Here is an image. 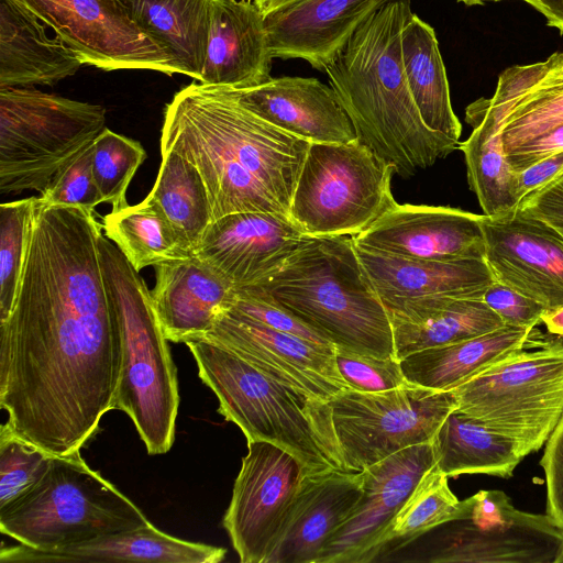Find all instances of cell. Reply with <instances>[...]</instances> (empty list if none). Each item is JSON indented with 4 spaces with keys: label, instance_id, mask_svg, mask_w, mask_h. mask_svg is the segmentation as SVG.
<instances>
[{
    "label": "cell",
    "instance_id": "1",
    "mask_svg": "<svg viewBox=\"0 0 563 563\" xmlns=\"http://www.w3.org/2000/svg\"><path fill=\"white\" fill-rule=\"evenodd\" d=\"M102 231L96 212L38 203L15 301L0 322V407L15 433L53 455L80 451L114 405L121 342Z\"/></svg>",
    "mask_w": 563,
    "mask_h": 563
},
{
    "label": "cell",
    "instance_id": "2",
    "mask_svg": "<svg viewBox=\"0 0 563 563\" xmlns=\"http://www.w3.org/2000/svg\"><path fill=\"white\" fill-rule=\"evenodd\" d=\"M309 145L246 109L223 87L192 82L164 110L161 151H174L196 166L213 221L239 212L289 217Z\"/></svg>",
    "mask_w": 563,
    "mask_h": 563
},
{
    "label": "cell",
    "instance_id": "3",
    "mask_svg": "<svg viewBox=\"0 0 563 563\" xmlns=\"http://www.w3.org/2000/svg\"><path fill=\"white\" fill-rule=\"evenodd\" d=\"M411 0H393L364 21L325 74L357 140L409 178L454 151L459 142L430 130L410 92L401 58Z\"/></svg>",
    "mask_w": 563,
    "mask_h": 563
},
{
    "label": "cell",
    "instance_id": "4",
    "mask_svg": "<svg viewBox=\"0 0 563 563\" xmlns=\"http://www.w3.org/2000/svg\"><path fill=\"white\" fill-rule=\"evenodd\" d=\"M258 286L334 347L396 358L388 311L357 256L353 236H308Z\"/></svg>",
    "mask_w": 563,
    "mask_h": 563
},
{
    "label": "cell",
    "instance_id": "5",
    "mask_svg": "<svg viewBox=\"0 0 563 563\" xmlns=\"http://www.w3.org/2000/svg\"><path fill=\"white\" fill-rule=\"evenodd\" d=\"M185 344L199 377L217 396L219 412L241 429L247 442L262 440L283 448L300 461L307 474L347 472L329 402L273 378L208 338Z\"/></svg>",
    "mask_w": 563,
    "mask_h": 563
},
{
    "label": "cell",
    "instance_id": "6",
    "mask_svg": "<svg viewBox=\"0 0 563 563\" xmlns=\"http://www.w3.org/2000/svg\"><path fill=\"white\" fill-rule=\"evenodd\" d=\"M98 245L104 287L121 342L113 409L130 417L148 454H163L174 443L179 406L176 366L168 340L140 272L103 233Z\"/></svg>",
    "mask_w": 563,
    "mask_h": 563
},
{
    "label": "cell",
    "instance_id": "7",
    "mask_svg": "<svg viewBox=\"0 0 563 563\" xmlns=\"http://www.w3.org/2000/svg\"><path fill=\"white\" fill-rule=\"evenodd\" d=\"M150 523L132 500L86 464L80 451L54 455L41 479L0 509L3 534L43 551Z\"/></svg>",
    "mask_w": 563,
    "mask_h": 563
},
{
    "label": "cell",
    "instance_id": "8",
    "mask_svg": "<svg viewBox=\"0 0 563 563\" xmlns=\"http://www.w3.org/2000/svg\"><path fill=\"white\" fill-rule=\"evenodd\" d=\"M106 122L99 104L30 87L0 88V192H41Z\"/></svg>",
    "mask_w": 563,
    "mask_h": 563
},
{
    "label": "cell",
    "instance_id": "9",
    "mask_svg": "<svg viewBox=\"0 0 563 563\" xmlns=\"http://www.w3.org/2000/svg\"><path fill=\"white\" fill-rule=\"evenodd\" d=\"M456 409L539 451L563 416V342H542L493 363L452 389Z\"/></svg>",
    "mask_w": 563,
    "mask_h": 563
},
{
    "label": "cell",
    "instance_id": "10",
    "mask_svg": "<svg viewBox=\"0 0 563 563\" xmlns=\"http://www.w3.org/2000/svg\"><path fill=\"white\" fill-rule=\"evenodd\" d=\"M394 174L358 140L310 143L289 217L309 236L357 235L397 203Z\"/></svg>",
    "mask_w": 563,
    "mask_h": 563
},
{
    "label": "cell",
    "instance_id": "11",
    "mask_svg": "<svg viewBox=\"0 0 563 563\" xmlns=\"http://www.w3.org/2000/svg\"><path fill=\"white\" fill-rule=\"evenodd\" d=\"M329 406L345 468L361 472L402 449L431 443L456 399L452 390L408 383L378 393L343 390Z\"/></svg>",
    "mask_w": 563,
    "mask_h": 563
},
{
    "label": "cell",
    "instance_id": "12",
    "mask_svg": "<svg viewBox=\"0 0 563 563\" xmlns=\"http://www.w3.org/2000/svg\"><path fill=\"white\" fill-rule=\"evenodd\" d=\"M462 503L429 562L563 563V530L547 514L519 510L498 489L478 490Z\"/></svg>",
    "mask_w": 563,
    "mask_h": 563
},
{
    "label": "cell",
    "instance_id": "13",
    "mask_svg": "<svg viewBox=\"0 0 563 563\" xmlns=\"http://www.w3.org/2000/svg\"><path fill=\"white\" fill-rule=\"evenodd\" d=\"M77 55L104 70L179 74L169 55L132 19L122 0H19Z\"/></svg>",
    "mask_w": 563,
    "mask_h": 563
},
{
    "label": "cell",
    "instance_id": "14",
    "mask_svg": "<svg viewBox=\"0 0 563 563\" xmlns=\"http://www.w3.org/2000/svg\"><path fill=\"white\" fill-rule=\"evenodd\" d=\"M306 470L283 448L247 442L223 526L242 563H266Z\"/></svg>",
    "mask_w": 563,
    "mask_h": 563
},
{
    "label": "cell",
    "instance_id": "15",
    "mask_svg": "<svg viewBox=\"0 0 563 563\" xmlns=\"http://www.w3.org/2000/svg\"><path fill=\"white\" fill-rule=\"evenodd\" d=\"M434 463L432 443H420L364 468L362 499L330 536L317 563L373 561L385 549L396 515Z\"/></svg>",
    "mask_w": 563,
    "mask_h": 563
},
{
    "label": "cell",
    "instance_id": "16",
    "mask_svg": "<svg viewBox=\"0 0 563 563\" xmlns=\"http://www.w3.org/2000/svg\"><path fill=\"white\" fill-rule=\"evenodd\" d=\"M203 336L232 350L273 378L324 402L351 390L339 372L334 351L275 330L230 307Z\"/></svg>",
    "mask_w": 563,
    "mask_h": 563
},
{
    "label": "cell",
    "instance_id": "17",
    "mask_svg": "<svg viewBox=\"0 0 563 563\" xmlns=\"http://www.w3.org/2000/svg\"><path fill=\"white\" fill-rule=\"evenodd\" d=\"M308 236L288 216L231 213L210 223L192 254L243 288L267 282Z\"/></svg>",
    "mask_w": 563,
    "mask_h": 563
},
{
    "label": "cell",
    "instance_id": "18",
    "mask_svg": "<svg viewBox=\"0 0 563 563\" xmlns=\"http://www.w3.org/2000/svg\"><path fill=\"white\" fill-rule=\"evenodd\" d=\"M485 261L499 282L542 303L563 306V236L517 209L483 214Z\"/></svg>",
    "mask_w": 563,
    "mask_h": 563
},
{
    "label": "cell",
    "instance_id": "19",
    "mask_svg": "<svg viewBox=\"0 0 563 563\" xmlns=\"http://www.w3.org/2000/svg\"><path fill=\"white\" fill-rule=\"evenodd\" d=\"M482 220L483 214L456 208L396 203L353 240L360 247L408 258H484Z\"/></svg>",
    "mask_w": 563,
    "mask_h": 563
},
{
    "label": "cell",
    "instance_id": "20",
    "mask_svg": "<svg viewBox=\"0 0 563 563\" xmlns=\"http://www.w3.org/2000/svg\"><path fill=\"white\" fill-rule=\"evenodd\" d=\"M466 111L497 128L506 154L563 124V53L500 74L495 93Z\"/></svg>",
    "mask_w": 563,
    "mask_h": 563
},
{
    "label": "cell",
    "instance_id": "21",
    "mask_svg": "<svg viewBox=\"0 0 563 563\" xmlns=\"http://www.w3.org/2000/svg\"><path fill=\"white\" fill-rule=\"evenodd\" d=\"M393 0H301L265 15L273 58L325 71L357 27Z\"/></svg>",
    "mask_w": 563,
    "mask_h": 563
},
{
    "label": "cell",
    "instance_id": "22",
    "mask_svg": "<svg viewBox=\"0 0 563 563\" xmlns=\"http://www.w3.org/2000/svg\"><path fill=\"white\" fill-rule=\"evenodd\" d=\"M363 492V471L303 475L266 563H317L325 542L355 510Z\"/></svg>",
    "mask_w": 563,
    "mask_h": 563
},
{
    "label": "cell",
    "instance_id": "23",
    "mask_svg": "<svg viewBox=\"0 0 563 563\" xmlns=\"http://www.w3.org/2000/svg\"><path fill=\"white\" fill-rule=\"evenodd\" d=\"M230 90L242 106L263 120L310 143L342 144L357 140L334 90L317 78L284 76Z\"/></svg>",
    "mask_w": 563,
    "mask_h": 563
},
{
    "label": "cell",
    "instance_id": "24",
    "mask_svg": "<svg viewBox=\"0 0 563 563\" xmlns=\"http://www.w3.org/2000/svg\"><path fill=\"white\" fill-rule=\"evenodd\" d=\"M272 60L260 7L251 0H211L207 56L199 82L230 89L254 87L272 78Z\"/></svg>",
    "mask_w": 563,
    "mask_h": 563
},
{
    "label": "cell",
    "instance_id": "25",
    "mask_svg": "<svg viewBox=\"0 0 563 563\" xmlns=\"http://www.w3.org/2000/svg\"><path fill=\"white\" fill-rule=\"evenodd\" d=\"M153 305L168 341L206 335L232 303L234 287L195 255L155 266Z\"/></svg>",
    "mask_w": 563,
    "mask_h": 563
},
{
    "label": "cell",
    "instance_id": "26",
    "mask_svg": "<svg viewBox=\"0 0 563 563\" xmlns=\"http://www.w3.org/2000/svg\"><path fill=\"white\" fill-rule=\"evenodd\" d=\"M227 550L172 537L152 523L103 536L58 550H36L19 543L2 547L1 562L14 563H218Z\"/></svg>",
    "mask_w": 563,
    "mask_h": 563
},
{
    "label": "cell",
    "instance_id": "27",
    "mask_svg": "<svg viewBox=\"0 0 563 563\" xmlns=\"http://www.w3.org/2000/svg\"><path fill=\"white\" fill-rule=\"evenodd\" d=\"M355 246L382 301L437 296L483 298L495 282L485 258L417 260Z\"/></svg>",
    "mask_w": 563,
    "mask_h": 563
},
{
    "label": "cell",
    "instance_id": "28",
    "mask_svg": "<svg viewBox=\"0 0 563 563\" xmlns=\"http://www.w3.org/2000/svg\"><path fill=\"white\" fill-rule=\"evenodd\" d=\"M394 332L396 358L474 338L504 324L483 298L421 297L383 301Z\"/></svg>",
    "mask_w": 563,
    "mask_h": 563
},
{
    "label": "cell",
    "instance_id": "29",
    "mask_svg": "<svg viewBox=\"0 0 563 563\" xmlns=\"http://www.w3.org/2000/svg\"><path fill=\"white\" fill-rule=\"evenodd\" d=\"M19 0H0V88L54 85L84 66Z\"/></svg>",
    "mask_w": 563,
    "mask_h": 563
},
{
    "label": "cell",
    "instance_id": "30",
    "mask_svg": "<svg viewBox=\"0 0 563 563\" xmlns=\"http://www.w3.org/2000/svg\"><path fill=\"white\" fill-rule=\"evenodd\" d=\"M541 343L534 328L505 324L474 338L411 353L399 362L408 383L452 390L507 355Z\"/></svg>",
    "mask_w": 563,
    "mask_h": 563
},
{
    "label": "cell",
    "instance_id": "31",
    "mask_svg": "<svg viewBox=\"0 0 563 563\" xmlns=\"http://www.w3.org/2000/svg\"><path fill=\"white\" fill-rule=\"evenodd\" d=\"M132 19L169 55L179 74L200 81L211 0H122Z\"/></svg>",
    "mask_w": 563,
    "mask_h": 563
},
{
    "label": "cell",
    "instance_id": "32",
    "mask_svg": "<svg viewBox=\"0 0 563 563\" xmlns=\"http://www.w3.org/2000/svg\"><path fill=\"white\" fill-rule=\"evenodd\" d=\"M431 443L435 465L448 477L485 474L509 478L525 457L516 441L457 409L448 415Z\"/></svg>",
    "mask_w": 563,
    "mask_h": 563
},
{
    "label": "cell",
    "instance_id": "33",
    "mask_svg": "<svg viewBox=\"0 0 563 563\" xmlns=\"http://www.w3.org/2000/svg\"><path fill=\"white\" fill-rule=\"evenodd\" d=\"M406 79L423 123L459 142L462 125L450 97L445 66L433 27L412 13L401 33Z\"/></svg>",
    "mask_w": 563,
    "mask_h": 563
},
{
    "label": "cell",
    "instance_id": "34",
    "mask_svg": "<svg viewBox=\"0 0 563 563\" xmlns=\"http://www.w3.org/2000/svg\"><path fill=\"white\" fill-rule=\"evenodd\" d=\"M104 235L140 272L146 266L185 260L192 252L178 235L159 207L146 198L136 205L102 217Z\"/></svg>",
    "mask_w": 563,
    "mask_h": 563
},
{
    "label": "cell",
    "instance_id": "35",
    "mask_svg": "<svg viewBox=\"0 0 563 563\" xmlns=\"http://www.w3.org/2000/svg\"><path fill=\"white\" fill-rule=\"evenodd\" d=\"M465 119L473 131L457 147L464 154L468 185L478 199L483 214L496 217L515 210L520 202L516 172L508 163L496 126L468 111Z\"/></svg>",
    "mask_w": 563,
    "mask_h": 563
},
{
    "label": "cell",
    "instance_id": "36",
    "mask_svg": "<svg viewBox=\"0 0 563 563\" xmlns=\"http://www.w3.org/2000/svg\"><path fill=\"white\" fill-rule=\"evenodd\" d=\"M155 184L147 195L191 252L213 221L202 177L195 165L174 151H161Z\"/></svg>",
    "mask_w": 563,
    "mask_h": 563
},
{
    "label": "cell",
    "instance_id": "37",
    "mask_svg": "<svg viewBox=\"0 0 563 563\" xmlns=\"http://www.w3.org/2000/svg\"><path fill=\"white\" fill-rule=\"evenodd\" d=\"M448 479L435 463L423 474L396 515L385 548L395 543L398 549L461 516L463 503L453 494Z\"/></svg>",
    "mask_w": 563,
    "mask_h": 563
},
{
    "label": "cell",
    "instance_id": "38",
    "mask_svg": "<svg viewBox=\"0 0 563 563\" xmlns=\"http://www.w3.org/2000/svg\"><path fill=\"white\" fill-rule=\"evenodd\" d=\"M37 207L38 197L0 205V322L15 301Z\"/></svg>",
    "mask_w": 563,
    "mask_h": 563
},
{
    "label": "cell",
    "instance_id": "39",
    "mask_svg": "<svg viewBox=\"0 0 563 563\" xmlns=\"http://www.w3.org/2000/svg\"><path fill=\"white\" fill-rule=\"evenodd\" d=\"M92 172L102 201L118 211L129 203L126 190L146 158L140 142L106 128L93 141Z\"/></svg>",
    "mask_w": 563,
    "mask_h": 563
},
{
    "label": "cell",
    "instance_id": "40",
    "mask_svg": "<svg viewBox=\"0 0 563 563\" xmlns=\"http://www.w3.org/2000/svg\"><path fill=\"white\" fill-rule=\"evenodd\" d=\"M53 454L23 439L8 422L0 428V509L35 485Z\"/></svg>",
    "mask_w": 563,
    "mask_h": 563
},
{
    "label": "cell",
    "instance_id": "41",
    "mask_svg": "<svg viewBox=\"0 0 563 563\" xmlns=\"http://www.w3.org/2000/svg\"><path fill=\"white\" fill-rule=\"evenodd\" d=\"M93 142L64 164L40 192L42 206L84 208L96 212L103 202L92 172Z\"/></svg>",
    "mask_w": 563,
    "mask_h": 563
},
{
    "label": "cell",
    "instance_id": "42",
    "mask_svg": "<svg viewBox=\"0 0 563 563\" xmlns=\"http://www.w3.org/2000/svg\"><path fill=\"white\" fill-rule=\"evenodd\" d=\"M234 299L229 306L267 327L294 334L323 349L334 351V345L280 305L262 286L234 288Z\"/></svg>",
    "mask_w": 563,
    "mask_h": 563
},
{
    "label": "cell",
    "instance_id": "43",
    "mask_svg": "<svg viewBox=\"0 0 563 563\" xmlns=\"http://www.w3.org/2000/svg\"><path fill=\"white\" fill-rule=\"evenodd\" d=\"M339 372L351 390L378 393L408 384L400 362L334 349Z\"/></svg>",
    "mask_w": 563,
    "mask_h": 563
},
{
    "label": "cell",
    "instance_id": "44",
    "mask_svg": "<svg viewBox=\"0 0 563 563\" xmlns=\"http://www.w3.org/2000/svg\"><path fill=\"white\" fill-rule=\"evenodd\" d=\"M483 300L506 325L536 328L548 311L537 300L496 280L488 286Z\"/></svg>",
    "mask_w": 563,
    "mask_h": 563
},
{
    "label": "cell",
    "instance_id": "45",
    "mask_svg": "<svg viewBox=\"0 0 563 563\" xmlns=\"http://www.w3.org/2000/svg\"><path fill=\"white\" fill-rule=\"evenodd\" d=\"M547 486V515L563 530V416L545 442L540 460Z\"/></svg>",
    "mask_w": 563,
    "mask_h": 563
},
{
    "label": "cell",
    "instance_id": "46",
    "mask_svg": "<svg viewBox=\"0 0 563 563\" xmlns=\"http://www.w3.org/2000/svg\"><path fill=\"white\" fill-rule=\"evenodd\" d=\"M516 209L548 224L563 236V174L525 197Z\"/></svg>",
    "mask_w": 563,
    "mask_h": 563
},
{
    "label": "cell",
    "instance_id": "47",
    "mask_svg": "<svg viewBox=\"0 0 563 563\" xmlns=\"http://www.w3.org/2000/svg\"><path fill=\"white\" fill-rule=\"evenodd\" d=\"M563 152V124L506 154L515 172H521L541 159Z\"/></svg>",
    "mask_w": 563,
    "mask_h": 563
},
{
    "label": "cell",
    "instance_id": "48",
    "mask_svg": "<svg viewBox=\"0 0 563 563\" xmlns=\"http://www.w3.org/2000/svg\"><path fill=\"white\" fill-rule=\"evenodd\" d=\"M561 174H563V152L548 156L521 172H516L520 201Z\"/></svg>",
    "mask_w": 563,
    "mask_h": 563
},
{
    "label": "cell",
    "instance_id": "49",
    "mask_svg": "<svg viewBox=\"0 0 563 563\" xmlns=\"http://www.w3.org/2000/svg\"><path fill=\"white\" fill-rule=\"evenodd\" d=\"M493 1H501V0H493ZM530 5H532L536 10H538L541 14L547 19V24L549 26H553L558 29L561 33H563V0H521Z\"/></svg>",
    "mask_w": 563,
    "mask_h": 563
},
{
    "label": "cell",
    "instance_id": "50",
    "mask_svg": "<svg viewBox=\"0 0 563 563\" xmlns=\"http://www.w3.org/2000/svg\"><path fill=\"white\" fill-rule=\"evenodd\" d=\"M542 323H544L550 333L563 336V306L547 311L542 316Z\"/></svg>",
    "mask_w": 563,
    "mask_h": 563
},
{
    "label": "cell",
    "instance_id": "51",
    "mask_svg": "<svg viewBox=\"0 0 563 563\" xmlns=\"http://www.w3.org/2000/svg\"><path fill=\"white\" fill-rule=\"evenodd\" d=\"M301 0H264L260 5L262 13L265 15L275 12L277 10L287 8Z\"/></svg>",
    "mask_w": 563,
    "mask_h": 563
},
{
    "label": "cell",
    "instance_id": "52",
    "mask_svg": "<svg viewBox=\"0 0 563 563\" xmlns=\"http://www.w3.org/2000/svg\"><path fill=\"white\" fill-rule=\"evenodd\" d=\"M459 2H463L466 5H476V4H483L485 0H456Z\"/></svg>",
    "mask_w": 563,
    "mask_h": 563
},
{
    "label": "cell",
    "instance_id": "53",
    "mask_svg": "<svg viewBox=\"0 0 563 563\" xmlns=\"http://www.w3.org/2000/svg\"><path fill=\"white\" fill-rule=\"evenodd\" d=\"M254 3H256L258 7L263 3L264 0H251Z\"/></svg>",
    "mask_w": 563,
    "mask_h": 563
}]
</instances>
